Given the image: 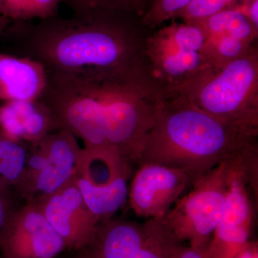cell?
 <instances>
[{"mask_svg":"<svg viewBox=\"0 0 258 258\" xmlns=\"http://www.w3.org/2000/svg\"><path fill=\"white\" fill-rule=\"evenodd\" d=\"M206 41V34L199 25L174 20L149 37L144 51L159 87H180L213 69L205 55Z\"/></svg>","mask_w":258,"mask_h":258,"instance_id":"cell-7","label":"cell"},{"mask_svg":"<svg viewBox=\"0 0 258 258\" xmlns=\"http://www.w3.org/2000/svg\"><path fill=\"white\" fill-rule=\"evenodd\" d=\"M193 0H153L152 7L143 15L144 25L154 28L167 20H174L176 15Z\"/></svg>","mask_w":258,"mask_h":258,"instance_id":"cell-22","label":"cell"},{"mask_svg":"<svg viewBox=\"0 0 258 258\" xmlns=\"http://www.w3.org/2000/svg\"><path fill=\"white\" fill-rule=\"evenodd\" d=\"M64 249L63 240L34 203L15 210L0 237L3 258H56Z\"/></svg>","mask_w":258,"mask_h":258,"instance_id":"cell-12","label":"cell"},{"mask_svg":"<svg viewBox=\"0 0 258 258\" xmlns=\"http://www.w3.org/2000/svg\"><path fill=\"white\" fill-rule=\"evenodd\" d=\"M66 0H0V17L12 23L39 20L59 16V8Z\"/></svg>","mask_w":258,"mask_h":258,"instance_id":"cell-19","label":"cell"},{"mask_svg":"<svg viewBox=\"0 0 258 258\" xmlns=\"http://www.w3.org/2000/svg\"><path fill=\"white\" fill-rule=\"evenodd\" d=\"M162 88L147 79L141 66L107 98L108 145L132 166L138 164L148 134L154 121Z\"/></svg>","mask_w":258,"mask_h":258,"instance_id":"cell-5","label":"cell"},{"mask_svg":"<svg viewBox=\"0 0 258 258\" xmlns=\"http://www.w3.org/2000/svg\"><path fill=\"white\" fill-rule=\"evenodd\" d=\"M177 242L161 219L139 223L111 218L98 223L92 240L79 251L81 258H167Z\"/></svg>","mask_w":258,"mask_h":258,"instance_id":"cell-9","label":"cell"},{"mask_svg":"<svg viewBox=\"0 0 258 258\" xmlns=\"http://www.w3.org/2000/svg\"><path fill=\"white\" fill-rule=\"evenodd\" d=\"M240 7L254 28L258 30V0H244Z\"/></svg>","mask_w":258,"mask_h":258,"instance_id":"cell-26","label":"cell"},{"mask_svg":"<svg viewBox=\"0 0 258 258\" xmlns=\"http://www.w3.org/2000/svg\"><path fill=\"white\" fill-rule=\"evenodd\" d=\"M0 131L10 139L32 143L56 128L50 110L38 98L2 103Z\"/></svg>","mask_w":258,"mask_h":258,"instance_id":"cell-16","label":"cell"},{"mask_svg":"<svg viewBox=\"0 0 258 258\" xmlns=\"http://www.w3.org/2000/svg\"><path fill=\"white\" fill-rule=\"evenodd\" d=\"M164 91L179 94L226 123L258 132V53L253 46L222 67Z\"/></svg>","mask_w":258,"mask_h":258,"instance_id":"cell-3","label":"cell"},{"mask_svg":"<svg viewBox=\"0 0 258 258\" xmlns=\"http://www.w3.org/2000/svg\"><path fill=\"white\" fill-rule=\"evenodd\" d=\"M90 0H66L64 3L75 13H79L89 8Z\"/></svg>","mask_w":258,"mask_h":258,"instance_id":"cell-27","label":"cell"},{"mask_svg":"<svg viewBox=\"0 0 258 258\" xmlns=\"http://www.w3.org/2000/svg\"><path fill=\"white\" fill-rule=\"evenodd\" d=\"M34 203L63 240L66 249L81 250L92 240L99 220L85 203L76 175L55 192Z\"/></svg>","mask_w":258,"mask_h":258,"instance_id":"cell-14","label":"cell"},{"mask_svg":"<svg viewBox=\"0 0 258 258\" xmlns=\"http://www.w3.org/2000/svg\"><path fill=\"white\" fill-rule=\"evenodd\" d=\"M252 44L230 36H207L205 53L214 68H220L244 55Z\"/></svg>","mask_w":258,"mask_h":258,"instance_id":"cell-20","label":"cell"},{"mask_svg":"<svg viewBox=\"0 0 258 258\" xmlns=\"http://www.w3.org/2000/svg\"><path fill=\"white\" fill-rule=\"evenodd\" d=\"M257 160L231 163L225 211L206 249L208 258H237L247 246L252 221L248 185L257 191Z\"/></svg>","mask_w":258,"mask_h":258,"instance_id":"cell-11","label":"cell"},{"mask_svg":"<svg viewBox=\"0 0 258 258\" xmlns=\"http://www.w3.org/2000/svg\"><path fill=\"white\" fill-rule=\"evenodd\" d=\"M89 7L141 16L144 15V0H90Z\"/></svg>","mask_w":258,"mask_h":258,"instance_id":"cell-23","label":"cell"},{"mask_svg":"<svg viewBox=\"0 0 258 258\" xmlns=\"http://www.w3.org/2000/svg\"><path fill=\"white\" fill-rule=\"evenodd\" d=\"M132 166L112 150L81 149L76 179L88 209L100 222L109 220L126 201Z\"/></svg>","mask_w":258,"mask_h":258,"instance_id":"cell-10","label":"cell"},{"mask_svg":"<svg viewBox=\"0 0 258 258\" xmlns=\"http://www.w3.org/2000/svg\"><path fill=\"white\" fill-rule=\"evenodd\" d=\"M11 23L12 22L8 19L0 17V35L6 30Z\"/></svg>","mask_w":258,"mask_h":258,"instance_id":"cell-28","label":"cell"},{"mask_svg":"<svg viewBox=\"0 0 258 258\" xmlns=\"http://www.w3.org/2000/svg\"><path fill=\"white\" fill-rule=\"evenodd\" d=\"M232 161H223L200 178L161 218L180 243L188 241L194 248L208 247L225 211Z\"/></svg>","mask_w":258,"mask_h":258,"instance_id":"cell-6","label":"cell"},{"mask_svg":"<svg viewBox=\"0 0 258 258\" xmlns=\"http://www.w3.org/2000/svg\"><path fill=\"white\" fill-rule=\"evenodd\" d=\"M244 0H193L176 15L186 23L199 21L212 15L234 8Z\"/></svg>","mask_w":258,"mask_h":258,"instance_id":"cell-21","label":"cell"},{"mask_svg":"<svg viewBox=\"0 0 258 258\" xmlns=\"http://www.w3.org/2000/svg\"><path fill=\"white\" fill-rule=\"evenodd\" d=\"M28 144L14 140L0 131V189L14 191L25 167Z\"/></svg>","mask_w":258,"mask_h":258,"instance_id":"cell-18","label":"cell"},{"mask_svg":"<svg viewBox=\"0 0 258 258\" xmlns=\"http://www.w3.org/2000/svg\"><path fill=\"white\" fill-rule=\"evenodd\" d=\"M128 189L131 208L137 216L161 219L189 186L191 180L182 169L147 163L134 173Z\"/></svg>","mask_w":258,"mask_h":258,"instance_id":"cell-13","label":"cell"},{"mask_svg":"<svg viewBox=\"0 0 258 258\" xmlns=\"http://www.w3.org/2000/svg\"><path fill=\"white\" fill-rule=\"evenodd\" d=\"M127 13L89 8L60 16L12 23L1 35L17 55L41 62L48 71L79 75L113 89L140 64V44Z\"/></svg>","mask_w":258,"mask_h":258,"instance_id":"cell-1","label":"cell"},{"mask_svg":"<svg viewBox=\"0 0 258 258\" xmlns=\"http://www.w3.org/2000/svg\"><path fill=\"white\" fill-rule=\"evenodd\" d=\"M47 74L39 99L50 110L56 131L82 139L88 150H113L107 139L106 88L77 74L48 71Z\"/></svg>","mask_w":258,"mask_h":258,"instance_id":"cell-4","label":"cell"},{"mask_svg":"<svg viewBox=\"0 0 258 258\" xmlns=\"http://www.w3.org/2000/svg\"><path fill=\"white\" fill-rule=\"evenodd\" d=\"M191 23L199 25L208 37L230 36L249 44L257 37L258 30L249 21L240 4Z\"/></svg>","mask_w":258,"mask_h":258,"instance_id":"cell-17","label":"cell"},{"mask_svg":"<svg viewBox=\"0 0 258 258\" xmlns=\"http://www.w3.org/2000/svg\"><path fill=\"white\" fill-rule=\"evenodd\" d=\"M257 137L258 132L226 123L162 89L138 165L154 163L182 169L192 186L223 161L257 159Z\"/></svg>","mask_w":258,"mask_h":258,"instance_id":"cell-2","label":"cell"},{"mask_svg":"<svg viewBox=\"0 0 258 258\" xmlns=\"http://www.w3.org/2000/svg\"><path fill=\"white\" fill-rule=\"evenodd\" d=\"M28 144L25 167L14 191L25 203L52 195L76 174L81 148L77 137L57 130Z\"/></svg>","mask_w":258,"mask_h":258,"instance_id":"cell-8","label":"cell"},{"mask_svg":"<svg viewBox=\"0 0 258 258\" xmlns=\"http://www.w3.org/2000/svg\"><path fill=\"white\" fill-rule=\"evenodd\" d=\"M47 70L38 61L0 52V102L38 99L47 84Z\"/></svg>","mask_w":258,"mask_h":258,"instance_id":"cell-15","label":"cell"},{"mask_svg":"<svg viewBox=\"0 0 258 258\" xmlns=\"http://www.w3.org/2000/svg\"><path fill=\"white\" fill-rule=\"evenodd\" d=\"M0 258H3L2 257L1 254H0Z\"/></svg>","mask_w":258,"mask_h":258,"instance_id":"cell-29","label":"cell"},{"mask_svg":"<svg viewBox=\"0 0 258 258\" xmlns=\"http://www.w3.org/2000/svg\"><path fill=\"white\" fill-rule=\"evenodd\" d=\"M167 258H208L206 249L185 247L177 242L171 247Z\"/></svg>","mask_w":258,"mask_h":258,"instance_id":"cell-25","label":"cell"},{"mask_svg":"<svg viewBox=\"0 0 258 258\" xmlns=\"http://www.w3.org/2000/svg\"><path fill=\"white\" fill-rule=\"evenodd\" d=\"M17 199L20 198L14 191L0 189V237L10 217L19 208L16 205Z\"/></svg>","mask_w":258,"mask_h":258,"instance_id":"cell-24","label":"cell"}]
</instances>
